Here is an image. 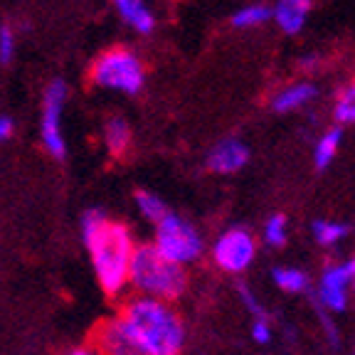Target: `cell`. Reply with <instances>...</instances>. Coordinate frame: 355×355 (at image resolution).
<instances>
[{
    "label": "cell",
    "mask_w": 355,
    "mask_h": 355,
    "mask_svg": "<svg viewBox=\"0 0 355 355\" xmlns=\"http://www.w3.org/2000/svg\"><path fill=\"white\" fill-rule=\"evenodd\" d=\"M272 279L286 294H304L309 288V277L304 269H296V266H279L272 272Z\"/></svg>",
    "instance_id": "9a60e30c"
},
{
    "label": "cell",
    "mask_w": 355,
    "mask_h": 355,
    "mask_svg": "<svg viewBox=\"0 0 355 355\" xmlns=\"http://www.w3.org/2000/svg\"><path fill=\"white\" fill-rule=\"evenodd\" d=\"M92 84L101 89H114L123 94H139L146 82L144 62L136 57V52L126 47H111L101 52L89 72Z\"/></svg>",
    "instance_id": "277c9868"
},
{
    "label": "cell",
    "mask_w": 355,
    "mask_h": 355,
    "mask_svg": "<svg viewBox=\"0 0 355 355\" xmlns=\"http://www.w3.org/2000/svg\"><path fill=\"white\" fill-rule=\"evenodd\" d=\"M286 237H288V222L284 215H272L264 222L261 239H264L266 247H282V244H286Z\"/></svg>",
    "instance_id": "44dd1931"
},
{
    "label": "cell",
    "mask_w": 355,
    "mask_h": 355,
    "mask_svg": "<svg viewBox=\"0 0 355 355\" xmlns=\"http://www.w3.org/2000/svg\"><path fill=\"white\" fill-rule=\"evenodd\" d=\"M67 101V84L62 79H52L42 96V116H40V139L44 150L52 158H64L67 141L62 133V111Z\"/></svg>",
    "instance_id": "52a82bcc"
},
{
    "label": "cell",
    "mask_w": 355,
    "mask_h": 355,
    "mask_svg": "<svg viewBox=\"0 0 355 355\" xmlns=\"http://www.w3.org/2000/svg\"><path fill=\"white\" fill-rule=\"evenodd\" d=\"M69 355H99V353H96V350L92 348V345H82V348H74Z\"/></svg>",
    "instance_id": "d4e9b609"
},
{
    "label": "cell",
    "mask_w": 355,
    "mask_h": 355,
    "mask_svg": "<svg viewBox=\"0 0 355 355\" xmlns=\"http://www.w3.org/2000/svg\"><path fill=\"white\" fill-rule=\"evenodd\" d=\"M141 355H180L185 348V323L168 301L131 296L116 313Z\"/></svg>",
    "instance_id": "7a4b0ae2"
},
{
    "label": "cell",
    "mask_w": 355,
    "mask_h": 355,
    "mask_svg": "<svg viewBox=\"0 0 355 355\" xmlns=\"http://www.w3.org/2000/svg\"><path fill=\"white\" fill-rule=\"evenodd\" d=\"M12 133H15V121L10 116H0V144L10 141Z\"/></svg>",
    "instance_id": "cb8c5ba5"
},
{
    "label": "cell",
    "mask_w": 355,
    "mask_h": 355,
    "mask_svg": "<svg viewBox=\"0 0 355 355\" xmlns=\"http://www.w3.org/2000/svg\"><path fill=\"white\" fill-rule=\"evenodd\" d=\"M340 141H343V128L340 126L331 128V131H326L321 136V141L316 144V153H313L318 171H323V168H328L333 163V158H336V153L340 148Z\"/></svg>",
    "instance_id": "2e32d148"
},
{
    "label": "cell",
    "mask_w": 355,
    "mask_h": 355,
    "mask_svg": "<svg viewBox=\"0 0 355 355\" xmlns=\"http://www.w3.org/2000/svg\"><path fill=\"white\" fill-rule=\"evenodd\" d=\"M89 345L99 355H141V350L128 338V333L123 331L121 321L116 316L106 318L94 328Z\"/></svg>",
    "instance_id": "9c48e42d"
},
{
    "label": "cell",
    "mask_w": 355,
    "mask_h": 355,
    "mask_svg": "<svg viewBox=\"0 0 355 355\" xmlns=\"http://www.w3.org/2000/svg\"><path fill=\"white\" fill-rule=\"evenodd\" d=\"M128 286L136 288V296L173 304L185 294L188 274H185V266L163 259L153 250V244H136L131 266H128Z\"/></svg>",
    "instance_id": "3957f363"
},
{
    "label": "cell",
    "mask_w": 355,
    "mask_h": 355,
    "mask_svg": "<svg viewBox=\"0 0 355 355\" xmlns=\"http://www.w3.org/2000/svg\"><path fill=\"white\" fill-rule=\"evenodd\" d=\"M311 232H313V239L321 247H336V244L348 237V225L333 220H316L311 225Z\"/></svg>",
    "instance_id": "e0dca14e"
},
{
    "label": "cell",
    "mask_w": 355,
    "mask_h": 355,
    "mask_svg": "<svg viewBox=\"0 0 355 355\" xmlns=\"http://www.w3.org/2000/svg\"><path fill=\"white\" fill-rule=\"evenodd\" d=\"M252 338H254V343L259 345H269L274 338V333H272V326H269V321L261 316H257V321L252 323Z\"/></svg>",
    "instance_id": "603a6c76"
},
{
    "label": "cell",
    "mask_w": 355,
    "mask_h": 355,
    "mask_svg": "<svg viewBox=\"0 0 355 355\" xmlns=\"http://www.w3.org/2000/svg\"><path fill=\"white\" fill-rule=\"evenodd\" d=\"M133 200H136V207H139L141 215L148 222H153V225H158V222L171 212L166 202H163L161 195L150 193V190H139V193L133 195Z\"/></svg>",
    "instance_id": "ac0fdd59"
},
{
    "label": "cell",
    "mask_w": 355,
    "mask_h": 355,
    "mask_svg": "<svg viewBox=\"0 0 355 355\" xmlns=\"http://www.w3.org/2000/svg\"><path fill=\"white\" fill-rule=\"evenodd\" d=\"M272 17V8L269 6H261V3H254V6H247L242 8V10H237L232 15V25L234 28H257V25H261V22H266Z\"/></svg>",
    "instance_id": "ffe728a7"
},
{
    "label": "cell",
    "mask_w": 355,
    "mask_h": 355,
    "mask_svg": "<svg viewBox=\"0 0 355 355\" xmlns=\"http://www.w3.org/2000/svg\"><path fill=\"white\" fill-rule=\"evenodd\" d=\"M82 242L101 291L119 296L128 286V266L136 250L131 230L123 222L109 220L104 210H87L82 215Z\"/></svg>",
    "instance_id": "6da1fadb"
},
{
    "label": "cell",
    "mask_w": 355,
    "mask_h": 355,
    "mask_svg": "<svg viewBox=\"0 0 355 355\" xmlns=\"http://www.w3.org/2000/svg\"><path fill=\"white\" fill-rule=\"evenodd\" d=\"M355 288V257L340 264L326 266L318 279V301L331 313H343L348 309L350 291Z\"/></svg>",
    "instance_id": "ba28073f"
},
{
    "label": "cell",
    "mask_w": 355,
    "mask_h": 355,
    "mask_svg": "<svg viewBox=\"0 0 355 355\" xmlns=\"http://www.w3.org/2000/svg\"><path fill=\"white\" fill-rule=\"evenodd\" d=\"M257 257V239L247 227H227L212 244V261L227 274H242Z\"/></svg>",
    "instance_id": "8992f818"
},
{
    "label": "cell",
    "mask_w": 355,
    "mask_h": 355,
    "mask_svg": "<svg viewBox=\"0 0 355 355\" xmlns=\"http://www.w3.org/2000/svg\"><path fill=\"white\" fill-rule=\"evenodd\" d=\"M311 8H313V0H279L272 17L286 35H296L306 25Z\"/></svg>",
    "instance_id": "8fae6325"
},
{
    "label": "cell",
    "mask_w": 355,
    "mask_h": 355,
    "mask_svg": "<svg viewBox=\"0 0 355 355\" xmlns=\"http://www.w3.org/2000/svg\"><path fill=\"white\" fill-rule=\"evenodd\" d=\"M313 96H316V84H311V82L291 84V87L282 89V92L274 96L272 109L277 111V114H288V111L304 106L306 101H311Z\"/></svg>",
    "instance_id": "4fadbf2b"
},
{
    "label": "cell",
    "mask_w": 355,
    "mask_h": 355,
    "mask_svg": "<svg viewBox=\"0 0 355 355\" xmlns=\"http://www.w3.org/2000/svg\"><path fill=\"white\" fill-rule=\"evenodd\" d=\"M153 250L163 257V259L173 261L178 266L193 264L202 254V234L195 230V225H190L185 217L168 212L158 225H155L153 234Z\"/></svg>",
    "instance_id": "5b68a950"
},
{
    "label": "cell",
    "mask_w": 355,
    "mask_h": 355,
    "mask_svg": "<svg viewBox=\"0 0 355 355\" xmlns=\"http://www.w3.org/2000/svg\"><path fill=\"white\" fill-rule=\"evenodd\" d=\"M250 161V148L237 139H225L207 153V168L217 175H232Z\"/></svg>",
    "instance_id": "30bf717a"
},
{
    "label": "cell",
    "mask_w": 355,
    "mask_h": 355,
    "mask_svg": "<svg viewBox=\"0 0 355 355\" xmlns=\"http://www.w3.org/2000/svg\"><path fill=\"white\" fill-rule=\"evenodd\" d=\"M333 116L340 126H350L355 123V82L345 84L336 96V106H333Z\"/></svg>",
    "instance_id": "d6986e66"
},
{
    "label": "cell",
    "mask_w": 355,
    "mask_h": 355,
    "mask_svg": "<svg viewBox=\"0 0 355 355\" xmlns=\"http://www.w3.org/2000/svg\"><path fill=\"white\" fill-rule=\"evenodd\" d=\"M12 57H15V30L10 25H3L0 28V62L8 64Z\"/></svg>",
    "instance_id": "7402d4cb"
},
{
    "label": "cell",
    "mask_w": 355,
    "mask_h": 355,
    "mask_svg": "<svg viewBox=\"0 0 355 355\" xmlns=\"http://www.w3.org/2000/svg\"><path fill=\"white\" fill-rule=\"evenodd\" d=\"M114 6H116V10L121 12V17L136 30V33H141V35L153 33L155 17H153V12L148 10V6H146L144 0H114Z\"/></svg>",
    "instance_id": "7c38bea8"
},
{
    "label": "cell",
    "mask_w": 355,
    "mask_h": 355,
    "mask_svg": "<svg viewBox=\"0 0 355 355\" xmlns=\"http://www.w3.org/2000/svg\"><path fill=\"white\" fill-rule=\"evenodd\" d=\"M104 144L114 158H123L131 148V126L119 116L109 119L104 126Z\"/></svg>",
    "instance_id": "5bb4252c"
}]
</instances>
